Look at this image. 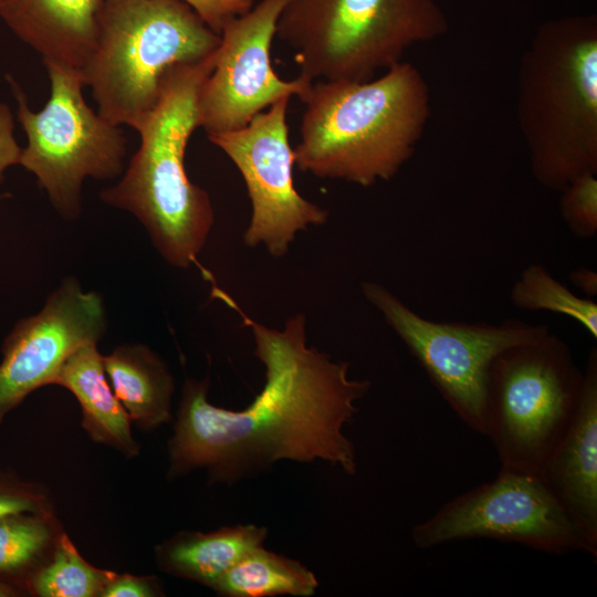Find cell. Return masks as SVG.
Wrapping results in <instances>:
<instances>
[{"label":"cell","instance_id":"cell-1","mask_svg":"<svg viewBox=\"0 0 597 597\" xmlns=\"http://www.w3.org/2000/svg\"><path fill=\"white\" fill-rule=\"evenodd\" d=\"M237 310L252 332L265 384L249 406L231 410L208 401V377L186 379L168 442V476L206 469L210 483L232 484L282 460H321L355 474L356 449L344 427L370 381L349 378L347 362L307 346L303 314L279 331Z\"/></svg>","mask_w":597,"mask_h":597},{"label":"cell","instance_id":"cell-2","mask_svg":"<svg viewBox=\"0 0 597 597\" xmlns=\"http://www.w3.org/2000/svg\"><path fill=\"white\" fill-rule=\"evenodd\" d=\"M295 165L362 187L394 178L412 156L429 116L419 70L400 61L376 80L316 81L302 102Z\"/></svg>","mask_w":597,"mask_h":597},{"label":"cell","instance_id":"cell-3","mask_svg":"<svg viewBox=\"0 0 597 597\" xmlns=\"http://www.w3.org/2000/svg\"><path fill=\"white\" fill-rule=\"evenodd\" d=\"M216 52L166 71L157 103L136 129L137 151L119 181L100 192L103 202L134 214L159 254L179 269L197 262L214 222L210 196L188 178L185 155L199 127L198 95Z\"/></svg>","mask_w":597,"mask_h":597},{"label":"cell","instance_id":"cell-4","mask_svg":"<svg viewBox=\"0 0 597 597\" xmlns=\"http://www.w3.org/2000/svg\"><path fill=\"white\" fill-rule=\"evenodd\" d=\"M517 115L531 171L547 189L597 175V21L543 23L519 71Z\"/></svg>","mask_w":597,"mask_h":597},{"label":"cell","instance_id":"cell-5","mask_svg":"<svg viewBox=\"0 0 597 597\" xmlns=\"http://www.w3.org/2000/svg\"><path fill=\"white\" fill-rule=\"evenodd\" d=\"M219 44L220 34L182 0H102L95 45L78 71L97 113L136 130L166 71L203 61Z\"/></svg>","mask_w":597,"mask_h":597},{"label":"cell","instance_id":"cell-6","mask_svg":"<svg viewBox=\"0 0 597 597\" xmlns=\"http://www.w3.org/2000/svg\"><path fill=\"white\" fill-rule=\"evenodd\" d=\"M448 29L434 0H290L275 36L310 80L365 82Z\"/></svg>","mask_w":597,"mask_h":597},{"label":"cell","instance_id":"cell-7","mask_svg":"<svg viewBox=\"0 0 597 597\" xmlns=\"http://www.w3.org/2000/svg\"><path fill=\"white\" fill-rule=\"evenodd\" d=\"M584 370L554 333L511 347L489 373L485 433L501 470L538 474L580 400Z\"/></svg>","mask_w":597,"mask_h":597},{"label":"cell","instance_id":"cell-8","mask_svg":"<svg viewBox=\"0 0 597 597\" xmlns=\"http://www.w3.org/2000/svg\"><path fill=\"white\" fill-rule=\"evenodd\" d=\"M50 81V97L33 112L21 86L7 76L17 101V117L27 135L19 165L32 172L54 209L75 220L82 210V186L86 178L114 179L123 174L126 138L83 96L80 71L43 60Z\"/></svg>","mask_w":597,"mask_h":597},{"label":"cell","instance_id":"cell-9","mask_svg":"<svg viewBox=\"0 0 597 597\" xmlns=\"http://www.w3.org/2000/svg\"><path fill=\"white\" fill-rule=\"evenodd\" d=\"M360 290L455 415L480 434L485 433L488 380L494 359L551 332L545 324L520 320L499 324L431 321L381 284L363 282Z\"/></svg>","mask_w":597,"mask_h":597},{"label":"cell","instance_id":"cell-10","mask_svg":"<svg viewBox=\"0 0 597 597\" xmlns=\"http://www.w3.org/2000/svg\"><path fill=\"white\" fill-rule=\"evenodd\" d=\"M473 538L517 543L548 554L585 553L575 526L540 476L505 470L411 530L420 549Z\"/></svg>","mask_w":597,"mask_h":597},{"label":"cell","instance_id":"cell-11","mask_svg":"<svg viewBox=\"0 0 597 597\" xmlns=\"http://www.w3.org/2000/svg\"><path fill=\"white\" fill-rule=\"evenodd\" d=\"M289 103L290 97H283L245 126L208 136L232 160L247 186L252 214L244 244H263L275 258L287 253L297 232L322 226L328 218L327 210L302 197L294 187Z\"/></svg>","mask_w":597,"mask_h":597},{"label":"cell","instance_id":"cell-12","mask_svg":"<svg viewBox=\"0 0 597 597\" xmlns=\"http://www.w3.org/2000/svg\"><path fill=\"white\" fill-rule=\"evenodd\" d=\"M290 0H261L228 21L220 32L212 72L198 95V125L207 136L245 126L283 97L301 102L314 81H285L273 70L271 48L279 18Z\"/></svg>","mask_w":597,"mask_h":597},{"label":"cell","instance_id":"cell-13","mask_svg":"<svg viewBox=\"0 0 597 597\" xmlns=\"http://www.w3.org/2000/svg\"><path fill=\"white\" fill-rule=\"evenodd\" d=\"M107 326L102 296L65 277L42 310L13 326L3 341L0 362V426L31 392L53 385L66 358L97 344Z\"/></svg>","mask_w":597,"mask_h":597},{"label":"cell","instance_id":"cell-14","mask_svg":"<svg viewBox=\"0 0 597 597\" xmlns=\"http://www.w3.org/2000/svg\"><path fill=\"white\" fill-rule=\"evenodd\" d=\"M597 557V350L589 352L577 410L538 474Z\"/></svg>","mask_w":597,"mask_h":597},{"label":"cell","instance_id":"cell-15","mask_svg":"<svg viewBox=\"0 0 597 597\" xmlns=\"http://www.w3.org/2000/svg\"><path fill=\"white\" fill-rule=\"evenodd\" d=\"M102 0H0V19L42 60L80 70L97 36Z\"/></svg>","mask_w":597,"mask_h":597},{"label":"cell","instance_id":"cell-16","mask_svg":"<svg viewBox=\"0 0 597 597\" xmlns=\"http://www.w3.org/2000/svg\"><path fill=\"white\" fill-rule=\"evenodd\" d=\"M53 385L66 388L77 399L82 427L94 442L108 446L127 459L139 454L132 420L109 385L97 344L84 345L72 353Z\"/></svg>","mask_w":597,"mask_h":597},{"label":"cell","instance_id":"cell-17","mask_svg":"<svg viewBox=\"0 0 597 597\" xmlns=\"http://www.w3.org/2000/svg\"><path fill=\"white\" fill-rule=\"evenodd\" d=\"M268 530L254 524L202 533L181 531L155 549L158 567L172 576L212 588L243 556L262 546Z\"/></svg>","mask_w":597,"mask_h":597},{"label":"cell","instance_id":"cell-18","mask_svg":"<svg viewBox=\"0 0 597 597\" xmlns=\"http://www.w3.org/2000/svg\"><path fill=\"white\" fill-rule=\"evenodd\" d=\"M109 385L132 422L151 430L171 420L174 377L166 363L143 344H126L103 356Z\"/></svg>","mask_w":597,"mask_h":597},{"label":"cell","instance_id":"cell-19","mask_svg":"<svg viewBox=\"0 0 597 597\" xmlns=\"http://www.w3.org/2000/svg\"><path fill=\"white\" fill-rule=\"evenodd\" d=\"M318 582L300 562L259 546L235 563L212 587L226 597H310Z\"/></svg>","mask_w":597,"mask_h":597},{"label":"cell","instance_id":"cell-20","mask_svg":"<svg viewBox=\"0 0 597 597\" xmlns=\"http://www.w3.org/2000/svg\"><path fill=\"white\" fill-rule=\"evenodd\" d=\"M57 535L51 513L20 512L0 519V580L27 593L28 579L46 562Z\"/></svg>","mask_w":597,"mask_h":597},{"label":"cell","instance_id":"cell-21","mask_svg":"<svg viewBox=\"0 0 597 597\" xmlns=\"http://www.w3.org/2000/svg\"><path fill=\"white\" fill-rule=\"evenodd\" d=\"M115 574L91 565L67 534L60 533L50 558L31 575L25 590L40 597H100Z\"/></svg>","mask_w":597,"mask_h":597},{"label":"cell","instance_id":"cell-22","mask_svg":"<svg viewBox=\"0 0 597 597\" xmlns=\"http://www.w3.org/2000/svg\"><path fill=\"white\" fill-rule=\"evenodd\" d=\"M511 303L524 311H545L573 318L597 338V304L573 293L540 264L527 265L510 291Z\"/></svg>","mask_w":597,"mask_h":597},{"label":"cell","instance_id":"cell-23","mask_svg":"<svg viewBox=\"0 0 597 597\" xmlns=\"http://www.w3.org/2000/svg\"><path fill=\"white\" fill-rule=\"evenodd\" d=\"M559 211L570 232L579 239L597 234V175L586 174L561 191Z\"/></svg>","mask_w":597,"mask_h":597},{"label":"cell","instance_id":"cell-24","mask_svg":"<svg viewBox=\"0 0 597 597\" xmlns=\"http://www.w3.org/2000/svg\"><path fill=\"white\" fill-rule=\"evenodd\" d=\"M20 512L51 513L48 495L14 472L0 470V519Z\"/></svg>","mask_w":597,"mask_h":597},{"label":"cell","instance_id":"cell-25","mask_svg":"<svg viewBox=\"0 0 597 597\" xmlns=\"http://www.w3.org/2000/svg\"><path fill=\"white\" fill-rule=\"evenodd\" d=\"M218 34L231 19L247 13L253 0H182Z\"/></svg>","mask_w":597,"mask_h":597},{"label":"cell","instance_id":"cell-26","mask_svg":"<svg viewBox=\"0 0 597 597\" xmlns=\"http://www.w3.org/2000/svg\"><path fill=\"white\" fill-rule=\"evenodd\" d=\"M163 595L161 583L155 576L115 574L100 597H156Z\"/></svg>","mask_w":597,"mask_h":597},{"label":"cell","instance_id":"cell-27","mask_svg":"<svg viewBox=\"0 0 597 597\" xmlns=\"http://www.w3.org/2000/svg\"><path fill=\"white\" fill-rule=\"evenodd\" d=\"M22 148L14 136V119L10 107L0 103V185L4 180V171L19 165Z\"/></svg>","mask_w":597,"mask_h":597},{"label":"cell","instance_id":"cell-28","mask_svg":"<svg viewBox=\"0 0 597 597\" xmlns=\"http://www.w3.org/2000/svg\"><path fill=\"white\" fill-rule=\"evenodd\" d=\"M570 282L588 297L597 294V273L588 268H577L569 273Z\"/></svg>","mask_w":597,"mask_h":597},{"label":"cell","instance_id":"cell-29","mask_svg":"<svg viewBox=\"0 0 597 597\" xmlns=\"http://www.w3.org/2000/svg\"><path fill=\"white\" fill-rule=\"evenodd\" d=\"M23 593L22 589L0 580V597H15L23 595Z\"/></svg>","mask_w":597,"mask_h":597},{"label":"cell","instance_id":"cell-30","mask_svg":"<svg viewBox=\"0 0 597 597\" xmlns=\"http://www.w3.org/2000/svg\"><path fill=\"white\" fill-rule=\"evenodd\" d=\"M9 197H11V195H10L9 192L0 193V201L7 199V198H9Z\"/></svg>","mask_w":597,"mask_h":597}]
</instances>
